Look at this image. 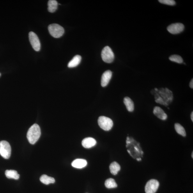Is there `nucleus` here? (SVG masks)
<instances>
[{
	"instance_id": "1a4fd4ad",
	"label": "nucleus",
	"mask_w": 193,
	"mask_h": 193,
	"mask_svg": "<svg viewBox=\"0 0 193 193\" xmlns=\"http://www.w3.org/2000/svg\"><path fill=\"white\" fill-rule=\"evenodd\" d=\"M112 72L111 71L107 70L103 73L101 80V84L103 87L106 86L111 80Z\"/></svg>"
},
{
	"instance_id": "393cba45",
	"label": "nucleus",
	"mask_w": 193,
	"mask_h": 193,
	"mask_svg": "<svg viewBox=\"0 0 193 193\" xmlns=\"http://www.w3.org/2000/svg\"><path fill=\"white\" fill-rule=\"evenodd\" d=\"M192 158H193V152H192Z\"/></svg>"
},
{
	"instance_id": "aec40b11",
	"label": "nucleus",
	"mask_w": 193,
	"mask_h": 193,
	"mask_svg": "<svg viewBox=\"0 0 193 193\" xmlns=\"http://www.w3.org/2000/svg\"><path fill=\"white\" fill-rule=\"evenodd\" d=\"M105 187L108 188H115L118 187V185L114 179L110 178L107 179L105 182Z\"/></svg>"
},
{
	"instance_id": "412c9836",
	"label": "nucleus",
	"mask_w": 193,
	"mask_h": 193,
	"mask_svg": "<svg viewBox=\"0 0 193 193\" xmlns=\"http://www.w3.org/2000/svg\"><path fill=\"white\" fill-rule=\"evenodd\" d=\"M170 60L175 62L178 63H182L183 62V60L182 57L178 55H173L169 57Z\"/></svg>"
},
{
	"instance_id": "f03ea898",
	"label": "nucleus",
	"mask_w": 193,
	"mask_h": 193,
	"mask_svg": "<svg viewBox=\"0 0 193 193\" xmlns=\"http://www.w3.org/2000/svg\"><path fill=\"white\" fill-rule=\"evenodd\" d=\"M49 33L55 38H59L63 35L64 30L63 27L57 24H52L48 27Z\"/></svg>"
},
{
	"instance_id": "20e7f679",
	"label": "nucleus",
	"mask_w": 193,
	"mask_h": 193,
	"mask_svg": "<svg viewBox=\"0 0 193 193\" xmlns=\"http://www.w3.org/2000/svg\"><path fill=\"white\" fill-rule=\"evenodd\" d=\"M99 126L103 130L109 131L113 126V122L111 119L105 116H100L98 120Z\"/></svg>"
},
{
	"instance_id": "f3484780",
	"label": "nucleus",
	"mask_w": 193,
	"mask_h": 193,
	"mask_svg": "<svg viewBox=\"0 0 193 193\" xmlns=\"http://www.w3.org/2000/svg\"><path fill=\"white\" fill-rule=\"evenodd\" d=\"M58 3L55 0H49L48 3V10L49 12L54 13L56 11L58 7Z\"/></svg>"
},
{
	"instance_id": "ddd939ff",
	"label": "nucleus",
	"mask_w": 193,
	"mask_h": 193,
	"mask_svg": "<svg viewBox=\"0 0 193 193\" xmlns=\"http://www.w3.org/2000/svg\"><path fill=\"white\" fill-rule=\"evenodd\" d=\"M82 57L79 55H76L69 62L68 66L69 68H74L79 65L81 61Z\"/></svg>"
},
{
	"instance_id": "7ed1b4c3",
	"label": "nucleus",
	"mask_w": 193,
	"mask_h": 193,
	"mask_svg": "<svg viewBox=\"0 0 193 193\" xmlns=\"http://www.w3.org/2000/svg\"><path fill=\"white\" fill-rule=\"evenodd\" d=\"M11 148L10 144L7 141L0 142V155L6 159L10 158L11 155Z\"/></svg>"
},
{
	"instance_id": "9b49d317",
	"label": "nucleus",
	"mask_w": 193,
	"mask_h": 193,
	"mask_svg": "<svg viewBox=\"0 0 193 193\" xmlns=\"http://www.w3.org/2000/svg\"><path fill=\"white\" fill-rule=\"evenodd\" d=\"M96 140L92 137H87L84 139L82 141V145L85 148H89L95 145Z\"/></svg>"
},
{
	"instance_id": "a878e982",
	"label": "nucleus",
	"mask_w": 193,
	"mask_h": 193,
	"mask_svg": "<svg viewBox=\"0 0 193 193\" xmlns=\"http://www.w3.org/2000/svg\"><path fill=\"white\" fill-rule=\"evenodd\" d=\"M1 73H0V76H1Z\"/></svg>"
},
{
	"instance_id": "a211bd4d",
	"label": "nucleus",
	"mask_w": 193,
	"mask_h": 193,
	"mask_svg": "<svg viewBox=\"0 0 193 193\" xmlns=\"http://www.w3.org/2000/svg\"><path fill=\"white\" fill-rule=\"evenodd\" d=\"M40 180L41 182L46 185H49L50 183H54L55 182L54 178L48 176L45 174H43L41 176Z\"/></svg>"
},
{
	"instance_id": "6e6552de",
	"label": "nucleus",
	"mask_w": 193,
	"mask_h": 193,
	"mask_svg": "<svg viewBox=\"0 0 193 193\" xmlns=\"http://www.w3.org/2000/svg\"><path fill=\"white\" fill-rule=\"evenodd\" d=\"M184 26L181 23H176L169 25L167 28L168 31L172 34H177L181 33L184 29Z\"/></svg>"
},
{
	"instance_id": "0eeeda50",
	"label": "nucleus",
	"mask_w": 193,
	"mask_h": 193,
	"mask_svg": "<svg viewBox=\"0 0 193 193\" xmlns=\"http://www.w3.org/2000/svg\"><path fill=\"white\" fill-rule=\"evenodd\" d=\"M29 37L30 42L34 50L36 51H40L41 49V43L36 34L33 32H30Z\"/></svg>"
},
{
	"instance_id": "5701e85b",
	"label": "nucleus",
	"mask_w": 193,
	"mask_h": 193,
	"mask_svg": "<svg viewBox=\"0 0 193 193\" xmlns=\"http://www.w3.org/2000/svg\"><path fill=\"white\" fill-rule=\"evenodd\" d=\"M190 88L193 89V79H192L190 83Z\"/></svg>"
},
{
	"instance_id": "4468645a",
	"label": "nucleus",
	"mask_w": 193,
	"mask_h": 193,
	"mask_svg": "<svg viewBox=\"0 0 193 193\" xmlns=\"http://www.w3.org/2000/svg\"><path fill=\"white\" fill-rule=\"evenodd\" d=\"M123 102L129 112H132L134 111V103L130 98L126 96L124 98Z\"/></svg>"
},
{
	"instance_id": "423d86ee",
	"label": "nucleus",
	"mask_w": 193,
	"mask_h": 193,
	"mask_svg": "<svg viewBox=\"0 0 193 193\" xmlns=\"http://www.w3.org/2000/svg\"><path fill=\"white\" fill-rule=\"evenodd\" d=\"M158 181L155 179L149 180L145 187V191L146 193H155L159 187Z\"/></svg>"
},
{
	"instance_id": "4be33fe9",
	"label": "nucleus",
	"mask_w": 193,
	"mask_h": 193,
	"mask_svg": "<svg viewBox=\"0 0 193 193\" xmlns=\"http://www.w3.org/2000/svg\"><path fill=\"white\" fill-rule=\"evenodd\" d=\"M158 1L161 3L169 6H174L176 4L175 1L173 0H159Z\"/></svg>"
},
{
	"instance_id": "dca6fc26",
	"label": "nucleus",
	"mask_w": 193,
	"mask_h": 193,
	"mask_svg": "<svg viewBox=\"0 0 193 193\" xmlns=\"http://www.w3.org/2000/svg\"><path fill=\"white\" fill-rule=\"evenodd\" d=\"M5 175L8 178L18 180L19 178V174L17 171L14 170H6L5 172Z\"/></svg>"
},
{
	"instance_id": "f8f14e48",
	"label": "nucleus",
	"mask_w": 193,
	"mask_h": 193,
	"mask_svg": "<svg viewBox=\"0 0 193 193\" xmlns=\"http://www.w3.org/2000/svg\"><path fill=\"white\" fill-rule=\"evenodd\" d=\"M87 162L85 160L77 159L73 161L72 166L75 168L82 169L87 166Z\"/></svg>"
},
{
	"instance_id": "39448f33",
	"label": "nucleus",
	"mask_w": 193,
	"mask_h": 193,
	"mask_svg": "<svg viewBox=\"0 0 193 193\" xmlns=\"http://www.w3.org/2000/svg\"><path fill=\"white\" fill-rule=\"evenodd\" d=\"M101 57L103 60L107 63L112 62L114 58V52L109 46L103 48L101 53Z\"/></svg>"
},
{
	"instance_id": "f257e3e1",
	"label": "nucleus",
	"mask_w": 193,
	"mask_h": 193,
	"mask_svg": "<svg viewBox=\"0 0 193 193\" xmlns=\"http://www.w3.org/2000/svg\"><path fill=\"white\" fill-rule=\"evenodd\" d=\"M41 135V130L40 126L34 124L29 128L27 133V138L30 144H35L38 141Z\"/></svg>"
},
{
	"instance_id": "9d476101",
	"label": "nucleus",
	"mask_w": 193,
	"mask_h": 193,
	"mask_svg": "<svg viewBox=\"0 0 193 193\" xmlns=\"http://www.w3.org/2000/svg\"><path fill=\"white\" fill-rule=\"evenodd\" d=\"M153 113L158 118L162 120H166L167 118V114L164 110L159 107H155L154 108Z\"/></svg>"
},
{
	"instance_id": "2eb2a0df",
	"label": "nucleus",
	"mask_w": 193,
	"mask_h": 193,
	"mask_svg": "<svg viewBox=\"0 0 193 193\" xmlns=\"http://www.w3.org/2000/svg\"><path fill=\"white\" fill-rule=\"evenodd\" d=\"M109 169L111 173L113 175H115L120 170L121 167L118 162H114L110 165Z\"/></svg>"
},
{
	"instance_id": "b1692460",
	"label": "nucleus",
	"mask_w": 193,
	"mask_h": 193,
	"mask_svg": "<svg viewBox=\"0 0 193 193\" xmlns=\"http://www.w3.org/2000/svg\"><path fill=\"white\" fill-rule=\"evenodd\" d=\"M191 120L192 122H193V112H192L191 114Z\"/></svg>"
},
{
	"instance_id": "6ab92c4d",
	"label": "nucleus",
	"mask_w": 193,
	"mask_h": 193,
	"mask_svg": "<svg viewBox=\"0 0 193 193\" xmlns=\"http://www.w3.org/2000/svg\"><path fill=\"white\" fill-rule=\"evenodd\" d=\"M174 128L178 134L183 137H185L187 135V134L185 128L182 126L178 123H176L174 125Z\"/></svg>"
}]
</instances>
